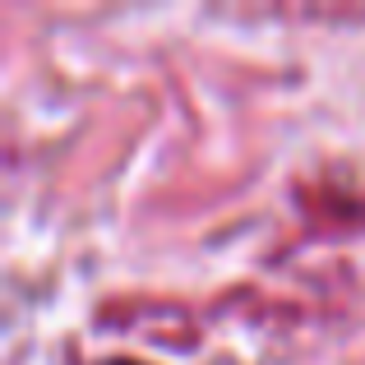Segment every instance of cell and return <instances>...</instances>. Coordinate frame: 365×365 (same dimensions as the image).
I'll return each instance as SVG.
<instances>
[{"instance_id":"obj_1","label":"cell","mask_w":365,"mask_h":365,"mask_svg":"<svg viewBox=\"0 0 365 365\" xmlns=\"http://www.w3.org/2000/svg\"><path fill=\"white\" fill-rule=\"evenodd\" d=\"M120 365H125V361H120Z\"/></svg>"}]
</instances>
